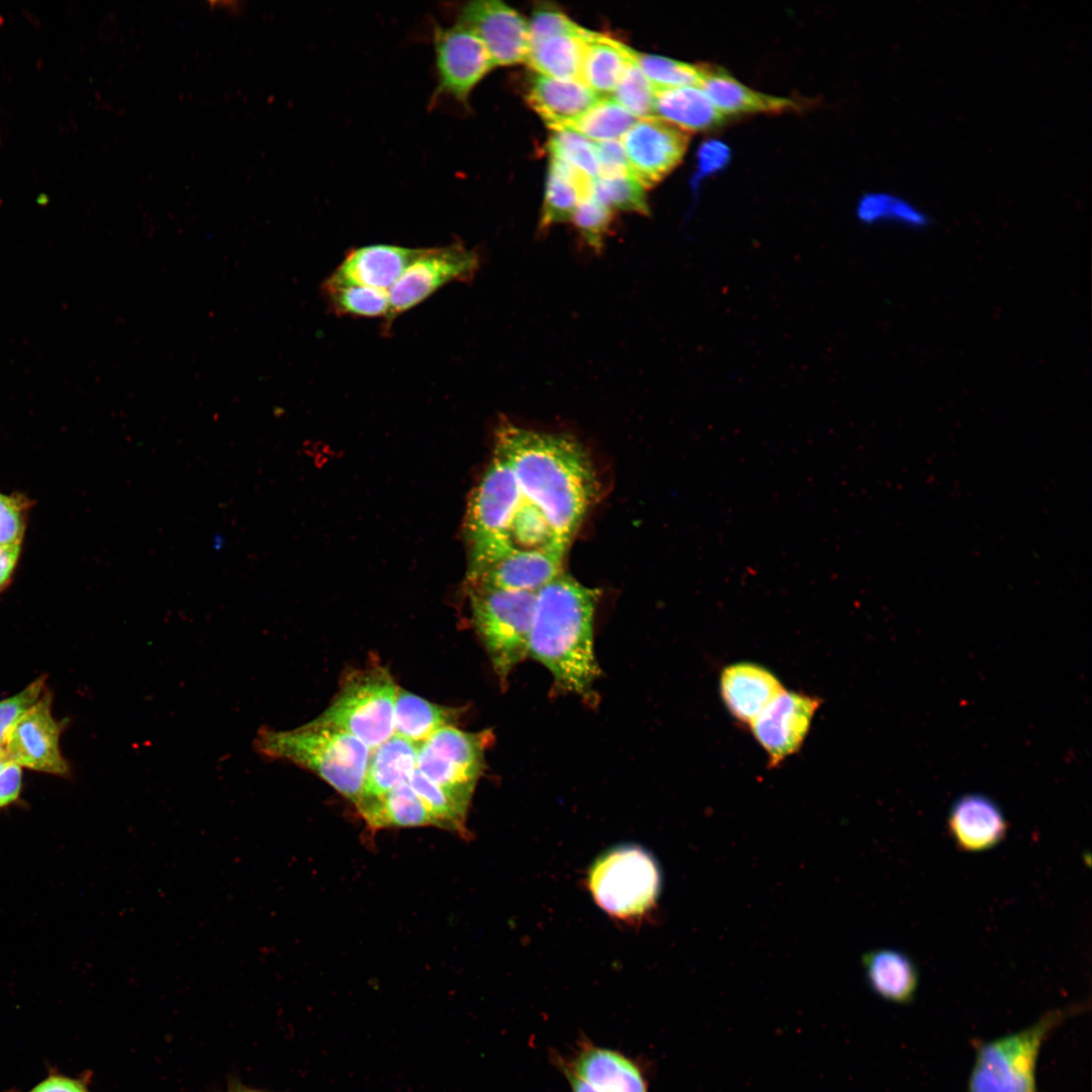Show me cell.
<instances>
[{
  "instance_id": "obj_26",
  "label": "cell",
  "mask_w": 1092,
  "mask_h": 1092,
  "mask_svg": "<svg viewBox=\"0 0 1092 1092\" xmlns=\"http://www.w3.org/2000/svg\"><path fill=\"white\" fill-rule=\"evenodd\" d=\"M654 116L690 133L709 129L725 117L699 86L656 90Z\"/></svg>"
},
{
  "instance_id": "obj_34",
  "label": "cell",
  "mask_w": 1092,
  "mask_h": 1092,
  "mask_svg": "<svg viewBox=\"0 0 1092 1092\" xmlns=\"http://www.w3.org/2000/svg\"><path fill=\"white\" fill-rule=\"evenodd\" d=\"M632 57L655 90L699 86L701 82L702 65H691L666 57L643 54L633 49Z\"/></svg>"
},
{
  "instance_id": "obj_12",
  "label": "cell",
  "mask_w": 1092,
  "mask_h": 1092,
  "mask_svg": "<svg viewBox=\"0 0 1092 1092\" xmlns=\"http://www.w3.org/2000/svg\"><path fill=\"white\" fill-rule=\"evenodd\" d=\"M691 133L657 116L638 119L620 140L634 178L653 187L681 162Z\"/></svg>"
},
{
  "instance_id": "obj_17",
  "label": "cell",
  "mask_w": 1092,
  "mask_h": 1092,
  "mask_svg": "<svg viewBox=\"0 0 1092 1092\" xmlns=\"http://www.w3.org/2000/svg\"><path fill=\"white\" fill-rule=\"evenodd\" d=\"M421 249L377 244L351 250L324 287L361 285L388 292Z\"/></svg>"
},
{
  "instance_id": "obj_9",
  "label": "cell",
  "mask_w": 1092,
  "mask_h": 1092,
  "mask_svg": "<svg viewBox=\"0 0 1092 1092\" xmlns=\"http://www.w3.org/2000/svg\"><path fill=\"white\" fill-rule=\"evenodd\" d=\"M490 730L468 732L447 726L418 744L417 766L467 816L469 804L485 769Z\"/></svg>"
},
{
  "instance_id": "obj_1",
  "label": "cell",
  "mask_w": 1092,
  "mask_h": 1092,
  "mask_svg": "<svg viewBox=\"0 0 1092 1092\" xmlns=\"http://www.w3.org/2000/svg\"><path fill=\"white\" fill-rule=\"evenodd\" d=\"M494 449L510 463L524 499L567 548L598 493L587 452L572 438L510 423L497 428Z\"/></svg>"
},
{
  "instance_id": "obj_23",
  "label": "cell",
  "mask_w": 1092,
  "mask_h": 1092,
  "mask_svg": "<svg viewBox=\"0 0 1092 1092\" xmlns=\"http://www.w3.org/2000/svg\"><path fill=\"white\" fill-rule=\"evenodd\" d=\"M866 980L872 991L896 1004L913 1002L919 985L914 961L896 948H877L862 956Z\"/></svg>"
},
{
  "instance_id": "obj_11",
  "label": "cell",
  "mask_w": 1092,
  "mask_h": 1092,
  "mask_svg": "<svg viewBox=\"0 0 1092 1092\" xmlns=\"http://www.w3.org/2000/svg\"><path fill=\"white\" fill-rule=\"evenodd\" d=\"M432 43L437 82L434 98L449 97L466 106L473 89L494 68L485 47L458 21L434 24Z\"/></svg>"
},
{
  "instance_id": "obj_15",
  "label": "cell",
  "mask_w": 1092,
  "mask_h": 1092,
  "mask_svg": "<svg viewBox=\"0 0 1092 1092\" xmlns=\"http://www.w3.org/2000/svg\"><path fill=\"white\" fill-rule=\"evenodd\" d=\"M820 704L816 697L784 690L750 724L769 767L799 751Z\"/></svg>"
},
{
  "instance_id": "obj_42",
  "label": "cell",
  "mask_w": 1092,
  "mask_h": 1092,
  "mask_svg": "<svg viewBox=\"0 0 1092 1092\" xmlns=\"http://www.w3.org/2000/svg\"><path fill=\"white\" fill-rule=\"evenodd\" d=\"M25 508L24 499L0 492V546H20Z\"/></svg>"
},
{
  "instance_id": "obj_45",
  "label": "cell",
  "mask_w": 1092,
  "mask_h": 1092,
  "mask_svg": "<svg viewBox=\"0 0 1092 1092\" xmlns=\"http://www.w3.org/2000/svg\"><path fill=\"white\" fill-rule=\"evenodd\" d=\"M22 785V769L11 761L0 772V808L13 803L19 796Z\"/></svg>"
},
{
  "instance_id": "obj_49",
  "label": "cell",
  "mask_w": 1092,
  "mask_h": 1092,
  "mask_svg": "<svg viewBox=\"0 0 1092 1092\" xmlns=\"http://www.w3.org/2000/svg\"><path fill=\"white\" fill-rule=\"evenodd\" d=\"M7 751L4 747L0 746V772L11 762Z\"/></svg>"
},
{
  "instance_id": "obj_5",
  "label": "cell",
  "mask_w": 1092,
  "mask_h": 1092,
  "mask_svg": "<svg viewBox=\"0 0 1092 1092\" xmlns=\"http://www.w3.org/2000/svg\"><path fill=\"white\" fill-rule=\"evenodd\" d=\"M524 497L506 457L494 449L493 458L471 494L465 537L469 546L468 583L493 561L515 551L509 531Z\"/></svg>"
},
{
  "instance_id": "obj_7",
  "label": "cell",
  "mask_w": 1092,
  "mask_h": 1092,
  "mask_svg": "<svg viewBox=\"0 0 1092 1092\" xmlns=\"http://www.w3.org/2000/svg\"><path fill=\"white\" fill-rule=\"evenodd\" d=\"M475 632L500 685L529 655V637L536 593L470 586Z\"/></svg>"
},
{
  "instance_id": "obj_29",
  "label": "cell",
  "mask_w": 1092,
  "mask_h": 1092,
  "mask_svg": "<svg viewBox=\"0 0 1092 1092\" xmlns=\"http://www.w3.org/2000/svg\"><path fill=\"white\" fill-rule=\"evenodd\" d=\"M356 808L366 824L373 829L433 825L431 815L408 782L398 785L379 799Z\"/></svg>"
},
{
  "instance_id": "obj_37",
  "label": "cell",
  "mask_w": 1092,
  "mask_h": 1092,
  "mask_svg": "<svg viewBox=\"0 0 1092 1092\" xmlns=\"http://www.w3.org/2000/svg\"><path fill=\"white\" fill-rule=\"evenodd\" d=\"M407 782L431 815L434 826L459 833L464 831L467 816L458 810L441 788L417 768Z\"/></svg>"
},
{
  "instance_id": "obj_25",
  "label": "cell",
  "mask_w": 1092,
  "mask_h": 1092,
  "mask_svg": "<svg viewBox=\"0 0 1092 1092\" xmlns=\"http://www.w3.org/2000/svg\"><path fill=\"white\" fill-rule=\"evenodd\" d=\"M632 61L631 48L590 31L585 39L579 81L598 95L607 97L613 93Z\"/></svg>"
},
{
  "instance_id": "obj_4",
  "label": "cell",
  "mask_w": 1092,
  "mask_h": 1092,
  "mask_svg": "<svg viewBox=\"0 0 1092 1092\" xmlns=\"http://www.w3.org/2000/svg\"><path fill=\"white\" fill-rule=\"evenodd\" d=\"M1080 1010L1077 1005L1055 1009L1016 1032L978 1041L967 1092H1038L1036 1066L1043 1042Z\"/></svg>"
},
{
  "instance_id": "obj_36",
  "label": "cell",
  "mask_w": 1092,
  "mask_h": 1092,
  "mask_svg": "<svg viewBox=\"0 0 1092 1092\" xmlns=\"http://www.w3.org/2000/svg\"><path fill=\"white\" fill-rule=\"evenodd\" d=\"M552 130L547 144L550 158L571 166L590 179L597 178L599 167L595 143L570 128Z\"/></svg>"
},
{
  "instance_id": "obj_30",
  "label": "cell",
  "mask_w": 1092,
  "mask_h": 1092,
  "mask_svg": "<svg viewBox=\"0 0 1092 1092\" xmlns=\"http://www.w3.org/2000/svg\"><path fill=\"white\" fill-rule=\"evenodd\" d=\"M589 32L551 35L531 42L526 62L539 75L579 81L585 39Z\"/></svg>"
},
{
  "instance_id": "obj_50",
  "label": "cell",
  "mask_w": 1092,
  "mask_h": 1092,
  "mask_svg": "<svg viewBox=\"0 0 1092 1092\" xmlns=\"http://www.w3.org/2000/svg\"><path fill=\"white\" fill-rule=\"evenodd\" d=\"M231 1091L232 1092H265V1091L256 1090V1089H253V1088H248V1087H245V1086H243L241 1084H234Z\"/></svg>"
},
{
  "instance_id": "obj_31",
  "label": "cell",
  "mask_w": 1092,
  "mask_h": 1092,
  "mask_svg": "<svg viewBox=\"0 0 1092 1092\" xmlns=\"http://www.w3.org/2000/svg\"><path fill=\"white\" fill-rule=\"evenodd\" d=\"M857 215L866 223H891L909 230H921L929 224V215L907 198L891 193L864 196Z\"/></svg>"
},
{
  "instance_id": "obj_47",
  "label": "cell",
  "mask_w": 1092,
  "mask_h": 1092,
  "mask_svg": "<svg viewBox=\"0 0 1092 1092\" xmlns=\"http://www.w3.org/2000/svg\"><path fill=\"white\" fill-rule=\"evenodd\" d=\"M207 5L211 10H215L226 15L237 16L240 15L244 10V3L237 0L207 1Z\"/></svg>"
},
{
  "instance_id": "obj_28",
  "label": "cell",
  "mask_w": 1092,
  "mask_h": 1092,
  "mask_svg": "<svg viewBox=\"0 0 1092 1092\" xmlns=\"http://www.w3.org/2000/svg\"><path fill=\"white\" fill-rule=\"evenodd\" d=\"M460 709L432 703L397 687L394 703V734L421 743L447 726H455Z\"/></svg>"
},
{
  "instance_id": "obj_48",
  "label": "cell",
  "mask_w": 1092,
  "mask_h": 1092,
  "mask_svg": "<svg viewBox=\"0 0 1092 1092\" xmlns=\"http://www.w3.org/2000/svg\"><path fill=\"white\" fill-rule=\"evenodd\" d=\"M566 1077L572 1092H602L586 1084L566 1069L559 1068Z\"/></svg>"
},
{
  "instance_id": "obj_24",
  "label": "cell",
  "mask_w": 1092,
  "mask_h": 1092,
  "mask_svg": "<svg viewBox=\"0 0 1092 1092\" xmlns=\"http://www.w3.org/2000/svg\"><path fill=\"white\" fill-rule=\"evenodd\" d=\"M702 71L699 87L724 116L781 112L795 107L792 100L755 91L720 68L702 65Z\"/></svg>"
},
{
  "instance_id": "obj_6",
  "label": "cell",
  "mask_w": 1092,
  "mask_h": 1092,
  "mask_svg": "<svg viewBox=\"0 0 1092 1092\" xmlns=\"http://www.w3.org/2000/svg\"><path fill=\"white\" fill-rule=\"evenodd\" d=\"M396 691L389 670L369 663L345 674L331 704L312 721L348 732L373 749L394 734Z\"/></svg>"
},
{
  "instance_id": "obj_16",
  "label": "cell",
  "mask_w": 1092,
  "mask_h": 1092,
  "mask_svg": "<svg viewBox=\"0 0 1092 1092\" xmlns=\"http://www.w3.org/2000/svg\"><path fill=\"white\" fill-rule=\"evenodd\" d=\"M556 1066L602 1092H648L638 1063L624 1054L581 1039L569 1059L556 1055Z\"/></svg>"
},
{
  "instance_id": "obj_18",
  "label": "cell",
  "mask_w": 1092,
  "mask_h": 1092,
  "mask_svg": "<svg viewBox=\"0 0 1092 1092\" xmlns=\"http://www.w3.org/2000/svg\"><path fill=\"white\" fill-rule=\"evenodd\" d=\"M947 832L958 848L980 852L994 848L1006 837L1007 820L988 796L966 794L957 799L947 815Z\"/></svg>"
},
{
  "instance_id": "obj_38",
  "label": "cell",
  "mask_w": 1092,
  "mask_h": 1092,
  "mask_svg": "<svg viewBox=\"0 0 1092 1092\" xmlns=\"http://www.w3.org/2000/svg\"><path fill=\"white\" fill-rule=\"evenodd\" d=\"M655 91L633 59L613 91L612 98L641 119L654 116Z\"/></svg>"
},
{
  "instance_id": "obj_32",
  "label": "cell",
  "mask_w": 1092,
  "mask_h": 1092,
  "mask_svg": "<svg viewBox=\"0 0 1092 1092\" xmlns=\"http://www.w3.org/2000/svg\"><path fill=\"white\" fill-rule=\"evenodd\" d=\"M638 120L612 97L601 98L590 109L567 124L593 142L621 140ZM561 128V127H560Z\"/></svg>"
},
{
  "instance_id": "obj_33",
  "label": "cell",
  "mask_w": 1092,
  "mask_h": 1092,
  "mask_svg": "<svg viewBox=\"0 0 1092 1092\" xmlns=\"http://www.w3.org/2000/svg\"><path fill=\"white\" fill-rule=\"evenodd\" d=\"M333 310L340 315L386 318L388 292L361 285L324 287Z\"/></svg>"
},
{
  "instance_id": "obj_20",
  "label": "cell",
  "mask_w": 1092,
  "mask_h": 1092,
  "mask_svg": "<svg viewBox=\"0 0 1092 1092\" xmlns=\"http://www.w3.org/2000/svg\"><path fill=\"white\" fill-rule=\"evenodd\" d=\"M720 691L732 716L750 725L784 688L778 677L763 666L740 662L723 669Z\"/></svg>"
},
{
  "instance_id": "obj_19",
  "label": "cell",
  "mask_w": 1092,
  "mask_h": 1092,
  "mask_svg": "<svg viewBox=\"0 0 1092 1092\" xmlns=\"http://www.w3.org/2000/svg\"><path fill=\"white\" fill-rule=\"evenodd\" d=\"M564 553L515 550L488 565L470 586L537 593L562 572Z\"/></svg>"
},
{
  "instance_id": "obj_39",
  "label": "cell",
  "mask_w": 1092,
  "mask_h": 1092,
  "mask_svg": "<svg viewBox=\"0 0 1092 1092\" xmlns=\"http://www.w3.org/2000/svg\"><path fill=\"white\" fill-rule=\"evenodd\" d=\"M613 219L614 211L589 194L579 202L571 221L583 242L594 252L600 253L611 231Z\"/></svg>"
},
{
  "instance_id": "obj_27",
  "label": "cell",
  "mask_w": 1092,
  "mask_h": 1092,
  "mask_svg": "<svg viewBox=\"0 0 1092 1092\" xmlns=\"http://www.w3.org/2000/svg\"><path fill=\"white\" fill-rule=\"evenodd\" d=\"M592 180L571 166L550 158L540 231L571 221L579 202L590 194Z\"/></svg>"
},
{
  "instance_id": "obj_41",
  "label": "cell",
  "mask_w": 1092,
  "mask_h": 1092,
  "mask_svg": "<svg viewBox=\"0 0 1092 1092\" xmlns=\"http://www.w3.org/2000/svg\"><path fill=\"white\" fill-rule=\"evenodd\" d=\"M46 675L37 677L16 695L0 701V746L4 747L12 726L41 698Z\"/></svg>"
},
{
  "instance_id": "obj_44",
  "label": "cell",
  "mask_w": 1092,
  "mask_h": 1092,
  "mask_svg": "<svg viewBox=\"0 0 1092 1092\" xmlns=\"http://www.w3.org/2000/svg\"><path fill=\"white\" fill-rule=\"evenodd\" d=\"M88 1078V1076L71 1077L54 1069L25 1092H91Z\"/></svg>"
},
{
  "instance_id": "obj_3",
  "label": "cell",
  "mask_w": 1092,
  "mask_h": 1092,
  "mask_svg": "<svg viewBox=\"0 0 1092 1092\" xmlns=\"http://www.w3.org/2000/svg\"><path fill=\"white\" fill-rule=\"evenodd\" d=\"M260 754L308 769L344 798H360L371 749L343 730L313 721L292 730L261 729L255 740Z\"/></svg>"
},
{
  "instance_id": "obj_13",
  "label": "cell",
  "mask_w": 1092,
  "mask_h": 1092,
  "mask_svg": "<svg viewBox=\"0 0 1092 1092\" xmlns=\"http://www.w3.org/2000/svg\"><path fill=\"white\" fill-rule=\"evenodd\" d=\"M456 21L477 35L494 67L526 62L530 50L529 22L506 3L466 2L459 8Z\"/></svg>"
},
{
  "instance_id": "obj_35",
  "label": "cell",
  "mask_w": 1092,
  "mask_h": 1092,
  "mask_svg": "<svg viewBox=\"0 0 1092 1092\" xmlns=\"http://www.w3.org/2000/svg\"><path fill=\"white\" fill-rule=\"evenodd\" d=\"M590 194L613 211L649 213L645 189L632 175L597 177L592 180Z\"/></svg>"
},
{
  "instance_id": "obj_21",
  "label": "cell",
  "mask_w": 1092,
  "mask_h": 1092,
  "mask_svg": "<svg viewBox=\"0 0 1092 1092\" xmlns=\"http://www.w3.org/2000/svg\"><path fill=\"white\" fill-rule=\"evenodd\" d=\"M602 96L578 80L537 75L526 95L528 104L551 129L564 127L583 115Z\"/></svg>"
},
{
  "instance_id": "obj_22",
  "label": "cell",
  "mask_w": 1092,
  "mask_h": 1092,
  "mask_svg": "<svg viewBox=\"0 0 1092 1092\" xmlns=\"http://www.w3.org/2000/svg\"><path fill=\"white\" fill-rule=\"evenodd\" d=\"M418 744L397 734L371 749L356 807L375 801L407 782L417 766Z\"/></svg>"
},
{
  "instance_id": "obj_2",
  "label": "cell",
  "mask_w": 1092,
  "mask_h": 1092,
  "mask_svg": "<svg viewBox=\"0 0 1092 1092\" xmlns=\"http://www.w3.org/2000/svg\"><path fill=\"white\" fill-rule=\"evenodd\" d=\"M599 592L561 572L536 593L529 655L551 673L556 690L587 704L598 698L601 668L595 653L594 618Z\"/></svg>"
},
{
  "instance_id": "obj_51",
  "label": "cell",
  "mask_w": 1092,
  "mask_h": 1092,
  "mask_svg": "<svg viewBox=\"0 0 1092 1092\" xmlns=\"http://www.w3.org/2000/svg\"><path fill=\"white\" fill-rule=\"evenodd\" d=\"M230 1092H232V1091H230Z\"/></svg>"
},
{
  "instance_id": "obj_8",
  "label": "cell",
  "mask_w": 1092,
  "mask_h": 1092,
  "mask_svg": "<svg viewBox=\"0 0 1092 1092\" xmlns=\"http://www.w3.org/2000/svg\"><path fill=\"white\" fill-rule=\"evenodd\" d=\"M588 887L597 904L608 914L636 918L655 905L661 874L645 849L621 845L596 859L588 873Z\"/></svg>"
},
{
  "instance_id": "obj_46",
  "label": "cell",
  "mask_w": 1092,
  "mask_h": 1092,
  "mask_svg": "<svg viewBox=\"0 0 1092 1092\" xmlns=\"http://www.w3.org/2000/svg\"><path fill=\"white\" fill-rule=\"evenodd\" d=\"M19 552L20 546H0V592L12 576Z\"/></svg>"
},
{
  "instance_id": "obj_10",
  "label": "cell",
  "mask_w": 1092,
  "mask_h": 1092,
  "mask_svg": "<svg viewBox=\"0 0 1092 1092\" xmlns=\"http://www.w3.org/2000/svg\"><path fill=\"white\" fill-rule=\"evenodd\" d=\"M479 267L476 251L462 243L422 248L388 291L387 326L402 312L415 307L442 286L470 281Z\"/></svg>"
},
{
  "instance_id": "obj_43",
  "label": "cell",
  "mask_w": 1092,
  "mask_h": 1092,
  "mask_svg": "<svg viewBox=\"0 0 1092 1092\" xmlns=\"http://www.w3.org/2000/svg\"><path fill=\"white\" fill-rule=\"evenodd\" d=\"M594 143L599 167L598 177L632 175L620 140Z\"/></svg>"
},
{
  "instance_id": "obj_40",
  "label": "cell",
  "mask_w": 1092,
  "mask_h": 1092,
  "mask_svg": "<svg viewBox=\"0 0 1092 1092\" xmlns=\"http://www.w3.org/2000/svg\"><path fill=\"white\" fill-rule=\"evenodd\" d=\"M587 29L572 21L560 8L550 3L535 7L529 22L530 43L557 34H584Z\"/></svg>"
},
{
  "instance_id": "obj_14",
  "label": "cell",
  "mask_w": 1092,
  "mask_h": 1092,
  "mask_svg": "<svg viewBox=\"0 0 1092 1092\" xmlns=\"http://www.w3.org/2000/svg\"><path fill=\"white\" fill-rule=\"evenodd\" d=\"M63 726L52 714V695L46 691L11 728L5 750L21 767L56 776L69 775L60 749Z\"/></svg>"
}]
</instances>
